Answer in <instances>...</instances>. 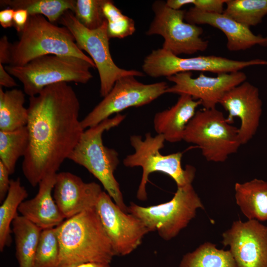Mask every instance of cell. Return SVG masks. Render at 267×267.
I'll list each match as a JSON object with an SVG mask.
<instances>
[{"label":"cell","instance_id":"cell-1","mask_svg":"<svg viewBox=\"0 0 267 267\" xmlns=\"http://www.w3.org/2000/svg\"><path fill=\"white\" fill-rule=\"evenodd\" d=\"M27 108L29 140L22 170L35 187L46 176L57 174L85 130L79 117V99L66 82L50 85L29 97Z\"/></svg>","mask_w":267,"mask_h":267},{"label":"cell","instance_id":"cell-2","mask_svg":"<svg viewBox=\"0 0 267 267\" xmlns=\"http://www.w3.org/2000/svg\"><path fill=\"white\" fill-rule=\"evenodd\" d=\"M56 228L60 250L56 267L110 264L115 256L95 208L66 219Z\"/></svg>","mask_w":267,"mask_h":267},{"label":"cell","instance_id":"cell-3","mask_svg":"<svg viewBox=\"0 0 267 267\" xmlns=\"http://www.w3.org/2000/svg\"><path fill=\"white\" fill-rule=\"evenodd\" d=\"M125 118V115L117 114L114 117L86 129L68 159L84 167L94 176L116 205L128 213L119 184L114 175L120 162L119 154L115 149L105 146L102 140L105 131L118 126Z\"/></svg>","mask_w":267,"mask_h":267},{"label":"cell","instance_id":"cell-4","mask_svg":"<svg viewBox=\"0 0 267 267\" xmlns=\"http://www.w3.org/2000/svg\"><path fill=\"white\" fill-rule=\"evenodd\" d=\"M10 53L9 65L14 66L24 65L47 55L75 56L95 65L91 58L79 48L66 27L57 26L39 14L29 15L19 40L11 44Z\"/></svg>","mask_w":267,"mask_h":267},{"label":"cell","instance_id":"cell-5","mask_svg":"<svg viewBox=\"0 0 267 267\" xmlns=\"http://www.w3.org/2000/svg\"><path fill=\"white\" fill-rule=\"evenodd\" d=\"M130 141L134 152L124 158L123 164L126 167H140L142 169L141 179L136 192L138 199L141 201L147 199L146 185L148 178L155 172L169 176L175 181L177 187L192 183L196 169L190 165H187L185 169L182 167V152L166 155L160 152L166 141L162 134H157L153 136L150 133H147L144 139L140 135H133L130 136Z\"/></svg>","mask_w":267,"mask_h":267},{"label":"cell","instance_id":"cell-6","mask_svg":"<svg viewBox=\"0 0 267 267\" xmlns=\"http://www.w3.org/2000/svg\"><path fill=\"white\" fill-rule=\"evenodd\" d=\"M6 71L23 84L29 97L38 94L45 87L61 82L86 84L92 78L90 69L95 65L72 56L47 55L22 66L6 65Z\"/></svg>","mask_w":267,"mask_h":267},{"label":"cell","instance_id":"cell-7","mask_svg":"<svg viewBox=\"0 0 267 267\" xmlns=\"http://www.w3.org/2000/svg\"><path fill=\"white\" fill-rule=\"evenodd\" d=\"M183 140L198 146L207 161L225 162L242 145L238 128L216 108L196 112L188 124Z\"/></svg>","mask_w":267,"mask_h":267},{"label":"cell","instance_id":"cell-8","mask_svg":"<svg viewBox=\"0 0 267 267\" xmlns=\"http://www.w3.org/2000/svg\"><path fill=\"white\" fill-rule=\"evenodd\" d=\"M203 205L192 183L177 190L171 200L159 205L142 207L131 202L129 213L140 219L149 232L157 231L166 241L175 237L196 216Z\"/></svg>","mask_w":267,"mask_h":267},{"label":"cell","instance_id":"cell-9","mask_svg":"<svg viewBox=\"0 0 267 267\" xmlns=\"http://www.w3.org/2000/svg\"><path fill=\"white\" fill-rule=\"evenodd\" d=\"M58 21L72 33L79 48L86 51L93 60L99 76L100 94L102 97L105 96L121 78L144 76L143 72L121 68L115 63L110 51L106 20L98 29L90 30L83 26L69 10L62 15Z\"/></svg>","mask_w":267,"mask_h":267},{"label":"cell","instance_id":"cell-10","mask_svg":"<svg viewBox=\"0 0 267 267\" xmlns=\"http://www.w3.org/2000/svg\"><path fill=\"white\" fill-rule=\"evenodd\" d=\"M152 9L154 16L146 35L162 36L163 48L177 56L193 54L207 49L209 41L200 37L203 28L184 22L186 10L172 9L163 0L153 2Z\"/></svg>","mask_w":267,"mask_h":267},{"label":"cell","instance_id":"cell-11","mask_svg":"<svg viewBox=\"0 0 267 267\" xmlns=\"http://www.w3.org/2000/svg\"><path fill=\"white\" fill-rule=\"evenodd\" d=\"M260 65H267V61L260 59L236 60L215 55L182 58L162 47L152 50L145 56L142 69L143 73L152 78H167L177 73L191 71L209 72L217 75L228 73Z\"/></svg>","mask_w":267,"mask_h":267},{"label":"cell","instance_id":"cell-12","mask_svg":"<svg viewBox=\"0 0 267 267\" xmlns=\"http://www.w3.org/2000/svg\"><path fill=\"white\" fill-rule=\"evenodd\" d=\"M169 87L166 82L145 84L134 76H127L116 81L110 92L81 121L86 130L109 118L112 114L131 107H140L152 102L166 93Z\"/></svg>","mask_w":267,"mask_h":267},{"label":"cell","instance_id":"cell-13","mask_svg":"<svg viewBox=\"0 0 267 267\" xmlns=\"http://www.w3.org/2000/svg\"><path fill=\"white\" fill-rule=\"evenodd\" d=\"M95 209L115 256L131 254L149 232L140 219L122 211L105 192L101 193Z\"/></svg>","mask_w":267,"mask_h":267},{"label":"cell","instance_id":"cell-14","mask_svg":"<svg viewBox=\"0 0 267 267\" xmlns=\"http://www.w3.org/2000/svg\"><path fill=\"white\" fill-rule=\"evenodd\" d=\"M222 236L237 267H267V226L256 220L235 221Z\"/></svg>","mask_w":267,"mask_h":267},{"label":"cell","instance_id":"cell-15","mask_svg":"<svg viewBox=\"0 0 267 267\" xmlns=\"http://www.w3.org/2000/svg\"><path fill=\"white\" fill-rule=\"evenodd\" d=\"M243 72L237 71L207 76L201 73L196 78L191 72H181L166 79L174 83L169 87L166 93L187 94L194 99L200 100L204 109L216 108L223 95L233 88L246 81Z\"/></svg>","mask_w":267,"mask_h":267},{"label":"cell","instance_id":"cell-16","mask_svg":"<svg viewBox=\"0 0 267 267\" xmlns=\"http://www.w3.org/2000/svg\"><path fill=\"white\" fill-rule=\"evenodd\" d=\"M219 104L228 112L230 124L235 117L240 119L239 137L242 145L247 143L256 134L262 113L258 89L245 81L227 91Z\"/></svg>","mask_w":267,"mask_h":267},{"label":"cell","instance_id":"cell-17","mask_svg":"<svg viewBox=\"0 0 267 267\" xmlns=\"http://www.w3.org/2000/svg\"><path fill=\"white\" fill-rule=\"evenodd\" d=\"M103 191L94 182H85L70 172L57 173L53 196L65 219L95 208Z\"/></svg>","mask_w":267,"mask_h":267},{"label":"cell","instance_id":"cell-18","mask_svg":"<svg viewBox=\"0 0 267 267\" xmlns=\"http://www.w3.org/2000/svg\"><path fill=\"white\" fill-rule=\"evenodd\" d=\"M185 21L189 23L208 24L222 31L227 39L228 50H245L259 45L267 46V37L255 35L249 27L242 25L223 13L208 12L193 7L186 10Z\"/></svg>","mask_w":267,"mask_h":267},{"label":"cell","instance_id":"cell-19","mask_svg":"<svg viewBox=\"0 0 267 267\" xmlns=\"http://www.w3.org/2000/svg\"><path fill=\"white\" fill-rule=\"evenodd\" d=\"M56 175L44 177L39 183L36 196L24 200L18 208L22 216L42 229L58 226L65 220L52 194Z\"/></svg>","mask_w":267,"mask_h":267},{"label":"cell","instance_id":"cell-20","mask_svg":"<svg viewBox=\"0 0 267 267\" xmlns=\"http://www.w3.org/2000/svg\"><path fill=\"white\" fill-rule=\"evenodd\" d=\"M201 105L187 94H180L177 102L169 109L156 113L153 119L154 130L165 140L175 143L183 140L186 128Z\"/></svg>","mask_w":267,"mask_h":267},{"label":"cell","instance_id":"cell-21","mask_svg":"<svg viewBox=\"0 0 267 267\" xmlns=\"http://www.w3.org/2000/svg\"><path fill=\"white\" fill-rule=\"evenodd\" d=\"M236 203L248 220L267 221V181L255 178L234 186Z\"/></svg>","mask_w":267,"mask_h":267},{"label":"cell","instance_id":"cell-22","mask_svg":"<svg viewBox=\"0 0 267 267\" xmlns=\"http://www.w3.org/2000/svg\"><path fill=\"white\" fill-rule=\"evenodd\" d=\"M43 229L22 216L12 223L19 267H35V258Z\"/></svg>","mask_w":267,"mask_h":267},{"label":"cell","instance_id":"cell-23","mask_svg":"<svg viewBox=\"0 0 267 267\" xmlns=\"http://www.w3.org/2000/svg\"><path fill=\"white\" fill-rule=\"evenodd\" d=\"M25 92L13 89L4 91L0 87V131H11L26 126L28 110L24 107Z\"/></svg>","mask_w":267,"mask_h":267},{"label":"cell","instance_id":"cell-24","mask_svg":"<svg viewBox=\"0 0 267 267\" xmlns=\"http://www.w3.org/2000/svg\"><path fill=\"white\" fill-rule=\"evenodd\" d=\"M28 196L26 188L21 185L18 178L10 179L9 191L0 207V251L2 252L5 247L10 245L12 242L10 225L18 215L20 205Z\"/></svg>","mask_w":267,"mask_h":267},{"label":"cell","instance_id":"cell-25","mask_svg":"<svg viewBox=\"0 0 267 267\" xmlns=\"http://www.w3.org/2000/svg\"><path fill=\"white\" fill-rule=\"evenodd\" d=\"M179 267H237L229 250L219 249L207 242L185 254Z\"/></svg>","mask_w":267,"mask_h":267},{"label":"cell","instance_id":"cell-26","mask_svg":"<svg viewBox=\"0 0 267 267\" xmlns=\"http://www.w3.org/2000/svg\"><path fill=\"white\" fill-rule=\"evenodd\" d=\"M74 0H0L1 5L16 9H24L29 15H42L51 23L59 20L67 10L73 12Z\"/></svg>","mask_w":267,"mask_h":267},{"label":"cell","instance_id":"cell-27","mask_svg":"<svg viewBox=\"0 0 267 267\" xmlns=\"http://www.w3.org/2000/svg\"><path fill=\"white\" fill-rule=\"evenodd\" d=\"M29 133L26 126L11 131H0V161L10 175L15 171L16 162L24 157L29 145Z\"/></svg>","mask_w":267,"mask_h":267},{"label":"cell","instance_id":"cell-28","mask_svg":"<svg viewBox=\"0 0 267 267\" xmlns=\"http://www.w3.org/2000/svg\"><path fill=\"white\" fill-rule=\"evenodd\" d=\"M225 5L224 13L249 28L267 14V0H226Z\"/></svg>","mask_w":267,"mask_h":267},{"label":"cell","instance_id":"cell-29","mask_svg":"<svg viewBox=\"0 0 267 267\" xmlns=\"http://www.w3.org/2000/svg\"><path fill=\"white\" fill-rule=\"evenodd\" d=\"M104 16L107 22L109 38L123 39L132 35L135 31L134 20L124 15L113 1L104 0L102 5Z\"/></svg>","mask_w":267,"mask_h":267},{"label":"cell","instance_id":"cell-30","mask_svg":"<svg viewBox=\"0 0 267 267\" xmlns=\"http://www.w3.org/2000/svg\"><path fill=\"white\" fill-rule=\"evenodd\" d=\"M56 227L43 229L35 258V267H56L59 255Z\"/></svg>","mask_w":267,"mask_h":267},{"label":"cell","instance_id":"cell-31","mask_svg":"<svg viewBox=\"0 0 267 267\" xmlns=\"http://www.w3.org/2000/svg\"><path fill=\"white\" fill-rule=\"evenodd\" d=\"M104 0H76L73 11L77 20L86 28L95 30L106 20L102 11Z\"/></svg>","mask_w":267,"mask_h":267},{"label":"cell","instance_id":"cell-32","mask_svg":"<svg viewBox=\"0 0 267 267\" xmlns=\"http://www.w3.org/2000/svg\"><path fill=\"white\" fill-rule=\"evenodd\" d=\"M226 1V0H172L170 5L173 9L178 10L184 5L191 4L200 11L223 13Z\"/></svg>","mask_w":267,"mask_h":267},{"label":"cell","instance_id":"cell-33","mask_svg":"<svg viewBox=\"0 0 267 267\" xmlns=\"http://www.w3.org/2000/svg\"><path fill=\"white\" fill-rule=\"evenodd\" d=\"M9 171L5 166L0 161V201L2 202L8 193L10 180Z\"/></svg>","mask_w":267,"mask_h":267},{"label":"cell","instance_id":"cell-34","mask_svg":"<svg viewBox=\"0 0 267 267\" xmlns=\"http://www.w3.org/2000/svg\"><path fill=\"white\" fill-rule=\"evenodd\" d=\"M29 16V15L26 10L22 9L14 10L13 26L19 34L27 24Z\"/></svg>","mask_w":267,"mask_h":267},{"label":"cell","instance_id":"cell-35","mask_svg":"<svg viewBox=\"0 0 267 267\" xmlns=\"http://www.w3.org/2000/svg\"><path fill=\"white\" fill-rule=\"evenodd\" d=\"M10 44L7 36H2L0 40V64H10Z\"/></svg>","mask_w":267,"mask_h":267},{"label":"cell","instance_id":"cell-36","mask_svg":"<svg viewBox=\"0 0 267 267\" xmlns=\"http://www.w3.org/2000/svg\"><path fill=\"white\" fill-rule=\"evenodd\" d=\"M14 10L6 8L0 11V24L3 28H7L13 26V15Z\"/></svg>","mask_w":267,"mask_h":267},{"label":"cell","instance_id":"cell-37","mask_svg":"<svg viewBox=\"0 0 267 267\" xmlns=\"http://www.w3.org/2000/svg\"><path fill=\"white\" fill-rule=\"evenodd\" d=\"M14 79L5 70L2 64H0V87L13 88L17 86Z\"/></svg>","mask_w":267,"mask_h":267},{"label":"cell","instance_id":"cell-38","mask_svg":"<svg viewBox=\"0 0 267 267\" xmlns=\"http://www.w3.org/2000/svg\"><path fill=\"white\" fill-rule=\"evenodd\" d=\"M73 267H111L110 263L100 262H88L81 264Z\"/></svg>","mask_w":267,"mask_h":267}]
</instances>
